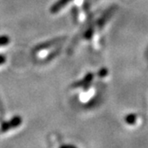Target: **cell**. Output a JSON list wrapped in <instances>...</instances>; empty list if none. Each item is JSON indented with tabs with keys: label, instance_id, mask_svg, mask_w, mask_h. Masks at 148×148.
Segmentation results:
<instances>
[{
	"label": "cell",
	"instance_id": "cell-2",
	"mask_svg": "<svg viewBox=\"0 0 148 148\" xmlns=\"http://www.w3.org/2000/svg\"><path fill=\"white\" fill-rule=\"evenodd\" d=\"M71 0H58V1L52 6L51 8V12L53 14L57 13L60 11V9H62V7H64L69 2H71Z\"/></svg>",
	"mask_w": 148,
	"mask_h": 148
},
{
	"label": "cell",
	"instance_id": "cell-4",
	"mask_svg": "<svg viewBox=\"0 0 148 148\" xmlns=\"http://www.w3.org/2000/svg\"><path fill=\"white\" fill-rule=\"evenodd\" d=\"M92 79H93V75L92 74H88V76H87L86 78H85V79H84V81H82L80 84H77V86H88V84L91 82V80H92Z\"/></svg>",
	"mask_w": 148,
	"mask_h": 148
},
{
	"label": "cell",
	"instance_id": "cell-5",
	"mask_svg": "<svg viewBox=\"0 0 148 148\" xmlns=\"http://www.w3.org/2000/svg\"><path fill=\"white\" fill-rule=\"evenodd\" d=\"M9 42H10V38L7 36H0V47L8 45Z\"/></svg>",
	"mask_w": 148,
	"mask_h": 148
},
{
	"label": "cell",
	"instance_id": "cell-1",
	"mask_svg": "<svg viewBox=\"0 0 148 148\" xmlns=\"http://www.w3.org/2000/svg\"><path fill=\"white\" fill-rule=\"evenodd\" d=\"M23 120L22 118L20 117V116H15L14 118H13L11 121H9L5 123H4L2 126H1V129H0V131L1 132H5L11 129H14L16 127L20 126L21 123H22Z\"/></svg>",
	"mask_w": 148,
	"mask_h": 148
},
{
	"label": "cell",
	"instance_id": "cell-3",
	"mask_svg": "<svg viewBox=\"0 0 148 148\" xmlns=\"http://www.w3.org/2000/svg\"><path fill=\"white\" fill-rule=\"evenodd\" d=\"M136 121V114H130L125 118V121L130 125L135 124Z\"/></svg>",
	"mask_w": 148,
	"mask_h": 148
},
{
	"label": "cell",
	"instance_id": "cell-6",
	"mask_svg": "<svg viewBox=\"0 0 148 148\" xmlns=\"http://www.w3.org/2000/svg\"><path fill=\"white\" fill-rule=\"evenodd\" d=\"M5 56L0 55V65L3 64V63H5Z\"/></svg>",
	"mask_w": 148,
	"mask_h": 148
}]
</instances>
